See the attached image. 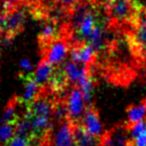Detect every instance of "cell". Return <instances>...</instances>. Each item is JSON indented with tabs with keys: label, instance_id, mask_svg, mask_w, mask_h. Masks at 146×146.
I'll return each instance as SVG.
<instances>
[{
	"label": "cell",
	"instance_id": "cell-24",
	"mask_svg": "<svg viewBox=\"0 0 146 146\" xmlns=\"http://www.w3.org/2000/svg\"><path fill=\"white\" fill-rule=\"evenodd\" d=\"M145 130H146L145 121H140L129 126V128H128V134H129V137L131 138L132 140H134V139H136L142 132L145 131Z\"/></svg>",
	"mask_w": 146,
	"mask_h": 146
},
{
	"label": "cell",
	"instance_id": "cell-26",
	"mask_svg": "<svg viewBox=\"0 0 146 146\" xmlns=\"http://www.w3.org/2000/svg\"><path fill=\"white\" fill-rule=\"evenodd\" d=\"M6 146H30V140H29V137L15 135L6 144Z\"/></svg>",
	"mask_w": 146,
	"mask_h": 146
},
{
	"label": "cell",
	"instance_id": "cell-4",
	"mask_svg": "<svg viewBox=\"0 0 146 146\" xmlns=\"http://www.w3.org/2000/svg\"><path fill=\"white\" fill-rule=\"evenodd\" d=\"M52 146H76L73 127L70 122L66 120L60 122L53 133Z\"/></svg>",
	"mask_w": 146,
	"mask_h": 146
},
{
	"label": "cell",
	"instance_id": "cell-22",
	"mask_svg": "<svg viewBox=\"0 0 146 146\" xmlns=\"http://www.w3.org/2000/svg\"><path fill=\"white\" fill-rule=\"evenodd\" d=\"M56 33H57V27L54 23L53 22L45 23L40 29L39 38H40L41 41L48 42V41H51L53 38H54Z\"/></svg>",
	"mask_w": 146,
	"mask_h": 146
},
{
	"label": "cell",
	"instance_id": "cell-1",
	"mask_svg": "<svg viewBox=\"0 0 146 146\" xmlns=\"http://www.w3.org/2000/svg\"><path fill=\"white\" fill-rule=\"evenodd\" d=\"M65 105L68 111V117L73 121H80L88 106L78 87H73L69 91Z\"/></svg>",
	"mask_w": 146,
	"mask_h": 146
},
{
	"label": "cell",
	"instance_id": "cell-10",
	"mask_svg": "<svg viewBox=\"0 0 146 146\" xmlns=\"http://www.w3.org/2000/svg\"><path fill=\"white\" fill-rule=\"evenodd\" d=\"M52 103L46 98H36L32 103L29 104L28 115L29 116H44L50 117L53 116Z\"/></svg>",
	"mask_w": 146,
	"mask_h": 146
},
{
	"label": "cell",
	"instance_id": "cell-16",
	"mask_svg": "<svg viewBox=\"0 0 146 146\" xmlns=\"http://www.w3.org/2000/svg\"><path fill=\"white\" fill-rule=\"evenodd\" d=\"M40 85L33 79L32 77L26 80L23 87L22 95H21V101L24 103L30 104L37 98V95L39 93Z\"/></svg>",
	"mask_w": 146,
	"mask_h": 146
},
{
	"label": "cell",
	"instance_id": "cell-20",
	"mask_svg": "<svg viewBox=\"0 0 146 146\" xmlns=\"http://www.w3.org/2000/svg\"><path fill=\"white\" fill-rule=\"evenodd\" d=\"M15 135L14 123H0V144H7Z\"/></svg>",
	"mask_w": 146,
	"mask_h": 146
},
{
	"label": "cell",
	"instance_id": "cell-30",
	"mask_svg": "<svg viewBox=\"0 0 146 146\" xmlns=\"http://www.w3.org/2000/svg\"><path fill=\"white\" fill-rule=\"evenodd\" d=\"M14 5V0H3L2 8L4 11H9Z\"/></svg>",
	"mask_w": 146,
	"mask_h": 146
},
{
	"label": "cell",
	"instance_id": "cell-17",
	"mask_svg": "<svg viewBox=\"0 0 146 146\" xmlns=\"http://www.w3.org/2000/svg\"><path fill=\"white\" fill-rule=\"evenodd\" d=\"M88 44H90L96 52L102 50L105 45V31L101 25L97 24L94 28L93 32L91 33L90 37L88 38Z\"/></svg>",
	"mask_w": 146,
	"mask_h": 146
},
{
	"label": "cell",
	"instance_id": "cell-29",
	"mask_svg": "<svg viewBox=\"0 0 146 146\" xmlns=\"http://www.w3.org/2000/svg\"><path fill=\"white\" fill-rule=\"evenodd\" d=\"M134 146H146V130L133 140Z\"/></svg>",
	"mask_w": 146,
	"mask_h": 146
},
{
	"label": "cell",
	"instance_id": "cell-35",
	"mask_svg": "<svg viewBox=\"0 0 146 146\" xmlns=\"http://www.w3.org/2000/svg\"><path fill=\"white\" fill-rule=\"evenodd\" d=\"M114 1H116V0H111V2H114Z\"/></svg>",
	"mask_w": 146,
	"mask_h": 146
},
{
	"label": "cell",
	"instance_id": "cell-13",
	"mask_svg": "<svg viewBox=\"0 0 146 146\" xmlns=\"http://www.w3.org/2000/svg\"><path fill=\"white\" fill-rule=\"evenodd\" d=\"M26 14L23 10H14L7 14L6 17V27L5 31L9 34H15L21 28L25 23Z\"/></svg>",
	"mask_w": 146,
	"mask_h": 146
},
{
	"label": "cell",
	"instance_id": "cell-21",
	"mask_svg": "<svg viewBox=\"0 0 146 146\" xmlns=\"http://www.w3.org/2000/svg\"><path fill=\"white\" fill-rule=\"evenodd\" d=\"M29 117L31 120L33 133L42 132L50 126V117H44V116H29Z\"/></svg>",
	"mask_w": 146,
	"mask_h": 146
},
{
	"label": "cell",
	"instance_id": "cell-12",
	"mask_svg": "<svg viewBox=\"0 0 146 146\" xmlns=\"http://www.w3.org/2000/svg\"><path fill=\"white\" fill-rule=\"evenodd\" d=\"M132 39L136 49L146 54V13L142 17L137 18V25Z\"/></svg>",
	"mask_w": 146,
	"mask_h": 146
},
{
	"label": "cell",
	"instance_id": "cell-23",
	"mask_svg": "<svg viewBox=\"0 0 146 146\" xmlns=\"http://www.w3.org/2000/svg\"><path fill=\"white\" fill-rule=\"evenodd\" d=\"M16 115V108L14 105L10 104L3 110L2 114L0 116V123H14V121L17 120Z\"/></svg>",
	"mask_w": 146,
	"mask_h": 146
},
{
	"label": "cell",
	"instance_id": "cell-11",
	"mask_svg": "<svg viewBox=\"0 0 146 146\" xmlns=\"http://www.w3.org/2000/svg\"><path fill=\"white\" fill-rule=\"evenodd\" d=\"M128 130L123 127L113 129L102 139L101 146H125L128 143Z\"/></svg>",
	"mask_w": 146,
	"mask_h": 146
},
{
	"label": "cell",
	"instance_id": "cell-28",
	"mask_svg": "<svg viewBox=\"0 0 146 146\" xmlns=\"http://www.w3.org/2000/svg\"><path fill=\"white\" fill-rule=\"evenodd\" d=\"M66 78H65L64 74L63 73H61V74H59V75H56V74H54V76L52 77V79L50 80V86H52V87L56 88V89H60L61 87H62L63 85H64L65 81H66Z\"/></svg>",
	"mask_w": 146,
	"mask_h": 146
},
{
	"label": "cell",
	"instance_id": "cell-33",
	"mask_svg": "<svg viewBox=\"0 0 146 146\" xmlns=\"http://www.w3.org/2000/svg\"><path fill=\"white\" fill-rule=\"evenodd\" d=\"M125 146H134V144H133V142H128Z\"/></svg>",
	"mask_w": 146,
	"mask_h": 146
},
{
	"label": "cell",
	"instance_id": "cell-14",
	"mask_svg": "<svg viewBox=\"0 0 146 146\" xmlns=\"http://www.w3.org/2000/svg\"><path fill=\"white\" fill-rule=\"evenodd\" d=\"M73 133L76 146H99L101 144L98 138L88 133L80 124L73 127Z\"/></svg>",
	"mask_w": 146,
	"mask_h": 146
},
{
	"label": "cell",
	"instance_id": "cell-8",
	"mask_svg": "<svg viewBox=\"0 0 146 146\" xmlns=\"http://www.w3.org/2000/svg\"><path fill=\"white\" fill-rule=\"evenodd\" d=\"M54 74V65L44 59L41 60L35 67L34 72L32 73V78L40 86H43L50 82Z\"/></svg>",
	"mask_w": 146,
	"mask_h": 146
},
{
	"label": "cell",
	"instance_id": "cell-36",
	"mask_svg": "<svg viewBox=\"0 0 146 146\" xmlns=\"http://www.w3.org/2000/svg\"><path fill=\"white\" fill-rule=\"evenodd\" d=\"M144 121H145V126H146V119H145V120H144Z\"/></svg>",
	"mask_w": 146,
	"mask_h": 146
},
{
	"label": "cell",
	"instance_id": "cell-7",
	"mask_svg": "<svg viewBox=\"0 0 146 146\" xmlns=\"http://www.w3.org/2000/svg\"><path fill=\"white\" fill-rule=\"evenodd\" d=\"M95 49L90 44L86 43L84 45H81L79 47H74L69 52L70 61L75 62L77 64L81 65H88L93 61L95 57Z\"/></svg>",
	"mask_w": 146,
	"mask_h": 146
},
{
	"label": "cell",
	"instance_id": "cell-18",
	"mask_svg": "<svg viewBox=\"0 0 146 146\" xmlns=\"http://www.w3.org/2000/svg\"><path fill=\"white\" fill-rule=\"evenodd\" d=\"M146 107L144 104L131 105L127 109V121L129 125L135 124L137 122L144 121L146 119Z\"/></svg>",
	"mask_w": 146,
	"mask_h": 146
},
{
	"label": "cell",
	"instance_id": "cell-25",
	"mask_svg": "<svg viewBox=\"0 0 146 146\" xmlns=\"http://www.w3.org/2000/svg\"><path fill=\"white\" fill-rule=\"evenodd\" d=\"M68 117V111H67L66 105L59 104L53 110V118L59 122L65 121V119Z\"/></svg>",
	"mask_w": 146,
	"mask_h": 146
},
{
	"label": "cell",
	"instance_id": "cell-2",
	"mask_svg": "<svg viewBox=\"0 0 146 146\" xmlns=\"http://www.w3.org/2000/svg\"><path fill=\"white\" fill-rule=\"evenodd\" d=\"M80 125L86 130L89 134L96 138H100L104 134V126L100 120L99 114L93 108H87L85 113L83 114Z\"/></svg>",
	"mask_w": 146,
	"mask_h": 146
},
{
	"label": "cell",
	"instance_id": "cell-9",
	"mask_svg": "<svg viewBox=\"0 0 146 146\" xmlns=\"http://www.w3.org/2000/svg\"><path fill=\"white\" fill-rule=\"evenodd\" d=\"M62 73L64 74L67 81L73 84H78L82 77L88 73V70L85 65L77 64L72 61H67L64 63L62 68Z\"/></svg>",
	"mask_w": 146,
	"mask_h": 146
},
{
	"label": "cell",
	"instance_id": "cell-19",
	"mask_svg": "<svg viewBox=\"0 0 146 146\" xmlns=\"http://www.w3.org/2000/svg\"><path fill=\"white\" fill-rule=\"evenodd\" d=\"M15 132L16 135L29 137V135L33 133L32 125H31V120L28 115L24 116L21 119L15 121Z\"/></svg>",
	"mask_w": 146,
	"mask_h": 146
},
{
	"label": "cell",
	"instance_id": "cell-32",
	"mask_svg": "<svg viewBox=\"0 0 146 146\" xmlns=\"http://www.w3.org/2000/svg\"><path fill=\"white\" fill-rule=\"evenodd\" d=\"M59 2L64 7H72L76 4L77 0H59Z\"/></svg>",
	"mask_w": 146,
	"mask_h": 146
},
{
	"label": "cell",
	"instance_id": "cell-27",
	"mask_svg": "<svg viewBox=\"0 0 146 146\" xmlns=\"http://www.w3.org/2000/svg\"><path fill=\"white\" fill-rule=\"evenodd\" d=\"M19 67H20V69L23 71V72L27 73V74L33 73L34 72V69H35L32 61H31L29 58H27V57H23V58L19 61Z\"/></svg>",
	"mask_w": 146,
	"mask_h": 146
},
{
	"label": "cell",
	"instance_id": "cell-31",
	"mask_svg": "<svg viewBox=\"0 0 146 146\" xmlns=\"http://www.w3.org/2000/svg\"><path fill=\"white\" fill-rule=\"evenodd\" d=\"M6 17L7 14L5 13H0V31H5L6 27Z\"/></svg>",
	"mask_w": 146,
	"mask_h": 146
},
{
	"label": "cell",
	"instance_id": "cell-5",
	"mask_svg": "<svg viewBox=\"0 0 146 146\" xmlns=\"http://www.w3.org/2000/svg\"><path fill=\"white\" fill-rule=\"evenodd\" d=\"M69 48L63 40H55L48 46L46 51V60L52 65H59L64 62L67 55H69Z\"/></svg>",
	"mask_w": 146,
	"mask_h": 146
},
{
	"label": "cell",
	"instance_id": "cell-3",
	"mask_svg": "<svg viewBox=\"0 0 146 146\" xmlns=\"http://www.w3.org/2000/svg\"><path fill=\"white\" fill-rule=\"evenodd\" d=\"M139 12L132 0H116L111 3V14L116 20L124 21L134 17L136 18Z\"/></svg>",
	"mask_w": 146,
	"mask_h": 146
},
{
	"label": "cell",
	"instance_id": "cell-15",
	"mask_svg": "<svg viewBox=\"0 0 146 146\" xmlns=\"http://www.w3.org/2000/svg\"><path fill=\"white\" fill-rule=\"evenodd\" d=\"M77 87L80 89L83 98L85 100L86 104L88 106H90L93 101V91H94V83L92 78L90 77V75L88 73H86L85 75L80 79V81L78 82Z\"/></svg>",
	"mask_w": 146,
	"mask_h": 146
},
{
	"label": "cell",
	"instance_id": "cell-34",
	"mask_svg": "<svg viewBox=\"0 0 146 146\" xmlns=\"http://www.w3.org/2000/svg\"><path fill=\"white\" fill-rule=\"evenodd\" d=\"M143 104H144V106H145V107H146V98H145V100H144V101H143Z\"/></svg>",
	"mask_w": 146,
	"mask_h": 146
},
{
	"label": "cell",
	"instance_id": "cell-6",
	"mask_svg": "<svg viewBox=\"0 0 146 146\" xmlns=\"http://www.w3.org/2000/svg\"><path fill=\"white\" fill-rule=\"evenodd\" d=\"M96 25H97L96 15L93 11L89 9L75 24L76 31H77V35L79 36V38L82 40H88Z\"/></svg>",
	"mask_w": 146,
	"mask_h": 146
}]
</instances>
